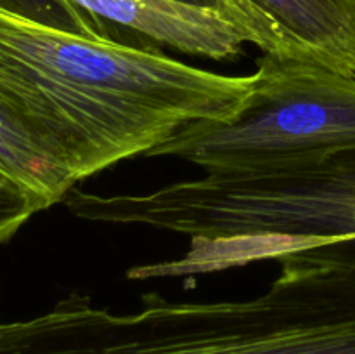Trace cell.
<instances>
[{"label":"cell","instance_id":"cell-6","mask_svg":"<svg viewBox=\"0 0 355 354\" xmlns=\"http://www.w3.org/2000/svg\"><path fill=\"white\" fill-rule=\"evenodd\" d=\"M96 21L130 30L170 49L211 61H234L245 37L217 7L180 0H68Z\"/></svg>","mask_w":355,"mask_h":354},{"label":"cell","instance_id":"cell-10","mask_svg":"<svg viewBox=\"0 0 355 354\" xmlns=\"http://www.w3.org/2000/svg\"><path fill=\"white\" fill-rule=\"evenodd\" d=\"M180 2H187V3H194V6H205V7H217V9H220L222 12L231 19V16H229L227 0H180Z\"/></svg>","mask_w":355,"mask_h":354},{"label":"cell","instance_id":"cell-3","mask_svg":"<svg viewBox=\"0 0 355 354\" xmlns=\"http://www.w3.org/2000/svg\"><path fill=\"white\" fill-rule=\"evenodd\" d=\"M175 207L198 274L355 243V151L277 172L205 174L180 184Z\"/></svg>","mask_w":355,"mask_h":354},{"label":"cell","instance_id":"cell-4","mask_svg":"<svg viewBox=\"0 0 355 354\" xmlns=\"http://www.w3.org/2000/svg\"><path fill=\"white\" fill-rule=\"evenodd\" d=\"M245 108L179 128L148 158L172 156L205 174L245 176L314 165L355 151V76L262 54Z\"/></svg>","mask_w":355,"mask_h":354},{"label":"cell","instance_id":"cell-8","mask_svg":"<svg viewBox=\"0 0 355 354\" xmlns=\"http://www.w3.org/2000/svg\"><path fill=\"white\" fill-rule=\"evenodd\" d=\"M0 7L51 26L83 35H104L99 23L68 0H0Z\"/></svg>","mask_w":355,"mask_h":354},{"label":"cell","instance_id":"cell-5","mask_svg":"<svg viewBox=\"0 0 355 354\" xmlns=\"http://www.w3.org/2000/svg\"><path fill=\"white\" fill-rule=\"evenodd\" d=\"M245 40L263 54L355 76V0H227Z\"/></svg>","mask_w":355,"mask_h":354},{"label":"cell","instance_id":"cell-9","mask_svg":"<svg viewBox=\"0 0 355 354\" xmlns=\"http://www.w3.org/2000/svg\"><path fill=\"white\" fill-rule=\"evenodd\" d=\"M37 212H42L40 203L0 174V245L12 238Z\"/></svg>","mask_w":355,"mask_h":354},{"label":"cell","instance_id":"cell-7","mask_svg":"<svg viewBox=\"0 0 355 354\" xmlns=\"http://www.w3.org/2000/svg\"><path fill=\"white\" fill-rule=\"evenodd\" d=\"M0 174L30 193L42 210L59 203L76 186L16 101L0 89Z\"/></svg>","mask_w":355,"mask_h":354},{"label":"cell","instance_id":"cell-1","mask_svg":"<svg viewBox=\"0 0 355 354\" xmlns=\"http://www.w3.org/2000/svg\"><path fill=\"white\" fill-rule=\"evenodd\" d=\"M0 89L78 184L123 160L148 158L186 125L236 117L255 75H222L0 7Z\"/></svg>","mask_w":355,"mask_h":354},{"label":"cell","instance_id":"cell-2","mask_svg":"<svg viewBox=\"0 0 355 354\" xmlns=\"http://www.w3.org/2000/svg\"><path fill=\"white\" fill-rule=\"evenodd\" d=\"M262 294L229 301L141 295L132 312L69 292L0 323V354H355V243L286 253Z\"/></svg>","mask_w":355,"mask_h":354}]
</instances>
